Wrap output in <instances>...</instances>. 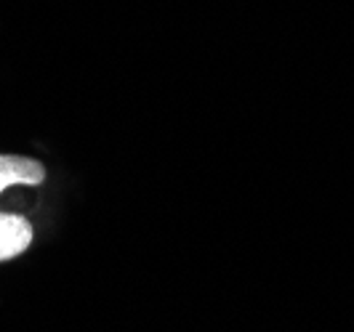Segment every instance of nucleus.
Wrapping results in <instances>:
<instances>
[{"label": "nucleus", "mask_w": 354, "mask_h": 332, "mask_svg": "<svg viewBox=\"0 0 354 332\" xmlns=\"http://www.w3.org/2000/svg\"><path fill=\"white\" fill-rule=\"evenodd\" d=\"M35 240V228L30 218L19 213H0V263L14 261L21 253H27Z\"/></svg>", "instance_id": "f257e3e1"}, {"label": "nucleus", "mask_w": 354, "mask_h": 332, "mask_svg": "<svg viewBox=\"0 0 354 332\" xmlns=\"http://www.w3.org/2000/svg\"><path fill=\"white\" fill-rule=\"evenodd\" d=\"M46 181V165L35 157L0 155V194L8 186H40Z\"/></svg>", "instance_id": "f03ea898"}]
</instances>
